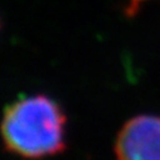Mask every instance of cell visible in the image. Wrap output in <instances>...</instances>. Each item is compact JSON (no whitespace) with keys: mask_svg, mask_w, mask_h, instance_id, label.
<instances>
[{"mask_svg":"<svg viewBox=\"0 0 160 160\" xmlns=\"http://www.w3.org/2000/svg\"><path fill=\"white\" fill-rule=\"evenodd\" d=\"M5 149L25 159H43L66 148V115L46 95H34L7 107L2 122Z\"/></svg>","mask_w":160,"mask_h":160,"instance_id":"6da1fadb","label":"cell"},{"mask_svg":"<svg viewBox=\"0 0 160 160\" xmlns=\"http://www.w3.org/2000/svg\"><path fill=\"white\" fill-rule=\"evenodd\" d=\"M117 160H160V116L139 115L124 124L115 141Z\"/></svg>","mask_w":160,"mask_h":160,"instance_id":"7a4b0ae2","label":"cell"}]
</instances>
